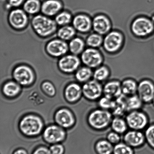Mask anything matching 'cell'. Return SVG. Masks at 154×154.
<instances>
[{
  "label": "cell",
  "instance_id": "6da1fadb",
  "mask_svg": "<svg viewBox=\"0 0 154 154\" xmlns=\"http://www.w3.org/2000/svg\"><path fill=\"white\" fill-rule=\"evenodd\" d=\"M113 117L111 111L98 108L89 112L87 122L89 127L93 130L103 132L110 127Z\"/></svg>",
  "mask_w": 154,
  "mask_h": 154
},
{
  "label": "cell",
  "instance_id": "7a4b0ae2",
  "mask_svg": "<svg viewBox=\"0 0 154 154\" xmlns=\"http://www.w3.org/2000/svg\"><path fill=\"white\" fill-rule=\"evenodd\" d=\"M31 25L38 35L46 37L52 35L56 31L58 25L55 20L49 17L38 14L32 18Z\"/></svg>",
  "mask_w": 154,
  "mask_h": 154
},
{
  "label": "cell",
  "instance_id": "3957f363",
  "mask_svg": "<svg viewBox=\"0 0 154 154\" xmlns=\"http://www.w3.org/2000/svg\"><path fill=\"white\" fill-rule=\"evenodd\" d=\"M20 128L22 133L28 136H35L42 132L43 121L38 116L33 115L25 116L20 123Z\"/></svg>",
  "mask_w": 154,
  "mask_h": 154
},
{
  "label": "cell",
  "instance_id": "277c9868",
  "mask_svg": "<svg viewBox=\"0 0 154 154\" xmlns=\"http://www.w3.org/2000/svg\"><path fill=\"white\" fill-rule=\"evenodd\" d=\"M125 120L129 129L143 131L149 125L148 115L141 110L128 112Z\"/></svg>",
  "mask_w": 154,
  "mask_h": 154
},
{
  "label": "cell",
  "instance_id": "5b68a950",
  "mask_svg": "<svg viewBox=\"0 0 154 154\" xmlns=\"http://www.w3.org/2000/svg\"><path fill=\"white\" fill-rule=\"evenodd\" d=\"M131 30L134 35L144 37L150 35L154 31V24L148 18H137L132 22Z\"/></svg>",
  "mask_w": 154,
  "mask_h": 154
},
{
  "label": "cell",
  "instance_id": "8992f818",
  "mask_svg": "<svg viewBox=\"0 0 154 154\" xmlns=\"http://www.w3.org/2000/svg\"><path fill=\"white\" fill-rule=\"evenodd\" d=\"M82 90L83 96L90 102H97L103 96V85L94 79L85 83Z\"/></svg>",
  "mask_w": 154,
  "mask_h": 154
},
{
  "label": "cell",
  "instance_id": "52a82bcc",
  "mask_svg": "<svg viewBox=\"0 0 154 154\" xmlns=\"http://www.w3.org/2000/svg\"><path fill=\"white\" fill-rule=\"evenodd\" d=\"M137 94L144 104L151 103L154 98V82L149 78H144L138 82Z\"/></svg>",
  "mask_w": 154,
  "mask_h": 154
},
{
  "label": "cell",
  "instance_id": "ba28073f",
  "mask_svg": "<svg viewBox=\"0 0 154 154\" xmlns=\"http://www.w3.org/2000/svg\"><path fill=\"white\" fill-rule=\"evenodd\" d=\"M13 76L18 83L23 86L32 84L35 79L32 69L25 65H21L15 68L13 72Z\"/></svg>",
  "mask_w": 154,
  "mask_h": 154
},
{
  "label": "cell",
  "instance_id": "9c48e42d",
  "mask_svg": "<svg viewBox=\"0 0 154 154\" xmlns=\"http://www.w3.org/2000/svg\"><path fill=\"white\" fill-rule=\"evenodd\" d=\"M124 36L122 33L113 31L109 33L104 39L103 47L106 51L109 53L117 52L123 43Z\"/></svg>",
  "mask_w": 154,
  "mask_h": 154
},
{
  "label": "cell",
  "instance_id": "30bf717a",
  "mask_svg": "<svg viewBox=\"0 0 154 154\" xmlns=\"http://www.w3.org/2000/svg\"><path fill=\"white\" fill-rule=\"evenodd\" d=\"M81 60L83 64L90 68L99 67L103 60L101 52L93 48L85 50L81 54Z\"/></svg>",
  "mask_w": 154,
  "mask_h": 154
},
{
  "label": "cell",
  "instance_id": "8fae6325",
  "mask_svg": "<svg viewBox=\"0 0 154 154\" xmlns=\"http://www.w3.org/2000/svg\"><path fill=\"white\" fill-rule=\"evenodd\" d=\"M123 142L134 149L141 148L146 143L144 132L129 129L123 135Z\"/></svg>",
  "mask_w": 154,
  "mask_h": 154
},
{
  "label": "cell",
  "instance_id": "7c38bea8",
  "mask_svg": "<svg viewBox=\"0 0 154 154\" xmlns=\"http://www.w3.org/2000/svg\"><path fill=\"white\" fill-rule=\"evenodd\" d=\"M27 14L23 10L15 9L9 13L8 20L9 24L15 30H20L24 29L28 23Z\"/></svg>",
  "mask_w": 154,
  "mask_h": 154
},
{
  "label": "cell",
  "instance_id": "4fadbf2b",
  "mask_svg": "<svg viewBox=\"0 0 154 154\" xmlns=\"http://www.w3.org/2000/svg\"><path fill=\"white\" fill-rule=\"evenodd\" d=\"M46 52L51 56L58 58L66 55L69 51V45L60 39L49 41L46 47Z\"/></svg>",
  "mask_w": 154,
  "mask_h": 154
},
{
  "label": "cell",
  "instance_id": "5bb4252c",
  "mask_svg": "<svg viewBox=\"0 0 154 154\" xmlns=\"http://www.w3.org/2000/svg\"><path fill=\"white\" fill-rule=\"evenodd\" d=\"M81 64L80 59L77 55L70 54L63 56L58 62L59 68L66 73H72L78 69Z\"/></svg>",
  "mask_w": 154,
  "mask_h": 154
},
{
  "label": "cell",
  "instance_id": "9a60e30c",
  "mask_svg": "<svg viewBox=\"0 0 154 154\" xmlns=\"http://www.w3.org/2000/svg\"><path fill=\"white\" fill-rule=\"evenodd\" d=\"M66 134L61 127L52 125L47 127L43 133L45 141L50 144H55L63 141Z\"/></svg>",
  "mask_w": 154,
  "mask_h": 154
},
{
  "label": "cell",
  "instance_id": "2e32d148",
  "mask_svg": "<svg viewBox=\"0 0 154 154\" xmlns=\"http://www.w3.org/2000/svg\"><path fill=\"white\" fill-rule=\"evenodd\" d=\"M92 24L94 30L100 35L106 34L112 28L110 20L104 15L95 16L93 18Z\"/></svg>",
  "mask_w": 154,
  "mask_h": 154
},
{
  "label": "cell",
  "instance_id": "e0dca14e",
  "mask_svg": "<svg viewBox=\"0 0 154 154\" xmlns=\"http://www.w3.org/2000/svg\"><path fill=\"white\" fill-rule=\"evenodd\" d=\"M103 96L113 99H117L122 94L121 81L117 79L107 81L103 85Z\"/></svg>",
  "mask_w": 154,
  "mask_h": 154
},
{
  "label": "cell",
  "instance_id": "ac0fdd59",
  "mask_svg": "<svg viewBox=\"0 0 154 154\" xmlns=\"http://www.w3.org/2000/svg\"><path fill=\"white\" fill-rule=\"evenodd\" d=\"M55 120L62 127L69 128L75 124V119L73 113L66 108H62L56 113Z\"/></svg>",
  "mask_w": 154,
  "mask_h": 154
},
{
  "label": "cell",
  "instance_id": "d6986e66",
  "mask_svg": "<svg viewBox=\"0 0 154 154\" xmlns=\"http://www.w3.org/2000/svg\"><path fill=\"white\" fill-rule=\"evenodd\" d=\"M72 22L75 30L81 33L88 32L92 27L91 19L90 17L86 14L76 15L72 20Z\"/></svg>",
  "mask_w": 154,
  "mask_h": 154
},
{
  "label": "cell",
  "instance_id": "ffe728a7",
  "mask_svg": "<svg viewBox=\"0 0 154 154\" xmlns=\"http://www.w3.org/2000/svg\"><path fill=\"white\" fill-rule=\"evenodd\" d=\"M62 3L59 0H46L42 4L41 11L48 17L56 16L63 8Z\"/></svg>",
  "mask_w": 154,
  "mask_h": 154
},
{
  "label": "cell",
  "instance_id": "44dd1931",
  "mask_svg": "<svg viewBox=\"0 0 154 154\" xmlns=\"http://www.w3.org/2000/svg\"><path fill=\"white\" fill-rule=\"evenodd\" d=\"M65 95L69 102H76L81 99L83 95L82 87L78 84H71L66 88Z\"/></svg>",
  "mask_w": 154,
  "mask_h": 154
},
{
  "label": "cell",
  "instance_id": "7402d4cb",
  "mask_svg": "<svg viewBox=\"0 0 154 154\" xmlns=\"http://www.w3.org/2000/svg\"><path fill=\"white\" fill-rule=\"evenodd\" d=\"M138 82L134 78H127L121 81L122 94L128 96L137 94Z\"/></svg>",
  "mask_w": 154,
  "mask_h": 154
},
{
  "label": "cell",
  "instance_id": "603a6c76",
  "mask_svg": "<svg viewBox=\"0 0 154 154\" xmlns=\"http://www.w3.org/2000/svg\"><path fill=\"white\" fill-rule=\"evenodd\" d=\"M126 96L122 94L120 97L114 99V104L111 110L113 116L123 117L128 113L126 102Z\"/></svg>",
  "mask_w": 154,
  "mask_h": 154
},
{
  "label": "cell",
  "instance_id": "cb8c5ba5",
  "mask_svg": "<svg viewBox=\"0 0 154 154\" xmlns=\"http://www.w3.org/2000/svg\"><path fill=\"white\" fill-rule=\"evenodd\" d=\"M110 127L112 130L121 135L126 133L129 129L125 118H123V117L119 116L113 117Z\"/></svg>",
  "mask_w": 154,
  "mask_h": 154
},
{
  "label": "cell",
  "instance_id": "d4e9b609",
  "mask_svg": "<svg viewBox=\"0 0 154 154\" xmlns=\"http://www.w3.org/2000/svg\"><path fill=\"white\" fill-rule=\"evenodd\" d=\"M114 145L106 139H101L95 143L94 150L96 154H112Z\"/></svg>",
  "mask_w": 154,
  "mask_h": 154
},
{
  "label": "cell",
  "instance_id": "484cf974",
  "mask_svg": "<svg viewBox=\"0 0 154 154\" xmlns=\"http://www.w3.org/2000/svg\"><path fill=\"white\" fill-rule=\"evenodd\" d=\"M126 102L128 112L141 110L144 105L142 101L137 94L126 96Z\"/></svg>",
  "mask_w": 154,
  "mask_h": 154
},
{
  "label": "cell",
  "instance_id": "4316f807",
  "mask_svg": "<svg viewBox=\"0 0 154 154\" xmlns=\"http://www.w3.org/2000/svg\"><path fill=\"white\" fill-rule=\"evenodd\" d=\"M85 43L82 39L75 37L70 40L69 44V51L73 55H78L84 51Z\"/></svg>",
  "mask_w": 154,
  "mask_h": 154
},
{
  "label": "cell",
  "instance_id": "83f0119b",
  "mask_svg": "<svg viewBox=\"0 0 154 154\" xmlns=\"http://www.w3.org/2000/svg\"><path fill=\"white\" fill-rule=\"evenodd\" d=\"M76 31L73 26L69 25L60 28L57 32V36L61 40L65 41L71 40L76 34Z\"/></svg>",
  "mask_w": 154,
  "mask_h": 154
},
{
  "label": "cell",
  "instance_id": "f1b7e54d",
  "mask_svg": "<svg viewBox=\"0 0 154 154\" xmlns=\"http://www.w3.org/2000/svg\"><path fill=\"white\" fill-rule=\"evenodd\" d=\"M111 71L106 66H101L98 68L93 72L94 79L102 83L107 81L111 76Z\"/></svg>",
  "mask_w": 154,
  "mask_h": 154
},
{
  "label": "cell",
  "instance_id": "f546056e",
  "mask_svg": "<svg viewBox=\"0 0 154 154\" xmlns=\"http://www.w3.org/2000/svg\"><path fill=\"white\" fill-rule=\"evenodd\" d=\"M41 7L39 0H27L24 3L23 10L28 14L35 15L41 11Z\"/></svg>",
  "mask_w": 154,
  "mask_h": 154
},
{
  "label": "cell",
  "instance_id": "4dcf8cb0",
  "mask_svg": "<svg viewBox=\"0 0 154 154\" xmlns=\"http://www.w3.org/2000/svg\"><path fill=\"white\" fill-rule=\"evenodd\" d=\"M21 88L19 84L14 81H9L4 84L3 92L4 95L8 97H14L20 92Z\"/></svg>",
  "mask_w": 154,
  "mask_h": 154
},
{
  "label": "cell",
  "instance_id": "1f68e13d",
  "mask_svg": "<svg viewBox=\"0 0 154 154\" xmlns=\"http://www.w3.org/2000/svg\"><path fill=\"white\" fill-rule=\"evenodd\" d=\"M93 74L91 69L86 66L78 69L75 74V77L79 82L85 83L91 80Z\"/></svg>",
  "mask_w": 154,
  "mask_h": 154
},
{
  "label": "cell",
  "instance_id": "d6a6232c",
  "mask_svg": "<svg viewBox=\"0 0 154 154\" xmlns=\"http://www.w3.org/2000/svg\"><path fill=\"white\" fill-rule=\"evenodd\" d=\"M72 16L69 12H60L56 16L55 20L57 25L64 26L69 25L72 21Z\"/></svg>",
  "mask_w": 154,
  "mask_h": 154
},
{
  "label": "cell",
  "instance_id": "836d02e7",
  "mask_svg": "<svg viewBox=\"0 0 154 154\" xmlns=\"http://www.w3.org/2000/svg\"><path fill=\"white\" fill-rule=\"evenodd\" d=\"M112 154H135V151L132 147L123 142H121L114 146Z\"/></svg>",
  "mask_w": 154,
  "mask_h": 154
},
{
  "label": "cell",
  "instance_id": "e575fe53",
  "mask_svg": "<svg viewBox=\"0 0 154 154\" xmlns=\"http://www.w3.org/2000/svg\"><path fill=\"white\" fill-rule=\"evenodd\" d=\"M146 143L154 151V123L149 124L144 130Z\"/></svg>",
  "mask_w": 154,
  "mask_h": 154
},
{
  "label": "cell",
  "instance_id": "d590c367",
  "mask_svg": "<svg viewBox=\"0 0 154 154\" xmlns=\"http://www.w3.org/2000/svg\"><path fill=\"white\" fill-rule=\"evenodd\" d=\"M102 36L98 34H91L86 39V44L92 48L99 47L103 43Z\"/></svg>",
  "mask_w": 154,
  "mask_h": 154
},
{
  "label": "cell",
  "instance_id": "8d00e7d4",
  "mask_svg": "<svg viewBox=\"0 0 154 154\" xmlns=\"http://www.w3.org/2000/svg\"><path fill=\"white\" fill-rule=\"evenodd\" d=\"M114 99L103 96L97 101L99 108L111 111L114 104Z\"/></svg>",
  "mask_w": 154,
  "mask_h": 154
},
{
  "label": "cell",
  "instance_id": "74e56055",
  "mask_svg": "<svg viewBox=\"0 0 154 154\" xmlns=\"http://www.w3.org/2000/svg\"><path fill=\"white\" fill-rule=\"evenodd\" d=\"M106 139L114 146L121 142V135L112 130L107 134Z\"/></svg>",
  "mask_w": 154,
  "mask_h": 154
},
{
  "label": "cell",
  "instance_id": "f35d334b",
  "mask_svg": "<svg viewBox=\"0 0 154 154\" xmlns=\"http://www.w3.org/2000/svg\"><path fill=\"white\" fill-rule=\"evenodd\" d=\"M42 87L43 91L48 96H55L56 93L55 89L51 83L48 81L43 83Z\"/></svg>",
  "mask_w": 154,
  "mask_h": 154
},
{
  "label": "cell",
  "instance_id": "ab89813d",
  "mask_svg": "<svg viewBox=\"0 0 154 154\" xmlns=\"http://www.w3.org/2000/svg\"><path fill=\"white\" fill-rule=\"evenodd\" d=\"M51 154H64L65 149L62 145L55 144L52 145L50 147Z\"/></svg>",
  "mask_w": 154,
  "mask_h": 154
},
{
  "label": "cell",
  "instance_id": "60d3db41",
  "mask_svg": "<svg viewBox=\"0 0 154 154\" xmlns=\"http://www.w3.org/2000/svg\"><path fill=\"white\" fill-rule=\"evenodd\" d=\"M25 0H7L8 7H18L24 3Z\"/></svg>",
  "mask_w": 154,
  "mask_h": 154
},
{
  "label": "cell",
  "instance_id": "b9f144b4",
  "mask_svg": "<svg viewBox=\"0 0 154 154\" xmlns=\"http://www.w3.org/2000/svg\"><path fill=\"white\" fill-rule=\"evenodd\" d=\"M32 154H51V153L49 149L41 146L35 149Z\"/></svg>",
  "mask_w": 154,
  "mask_h": 154
},
{
  "label": "cell",
  "instance_id": "7bdbcfd3",
  "mask_svg": "<svg viewBox=\"0 0 154 154\" xmlns=\"http://www.w3.org/2000/svg\"><path fill=\"white\" fill-rule=\"evenodd\" d=\"M13 154H28V153L25 149H20L15 151Z\"/></svg>",
  "mask_w": 154,
  "mask_h": 154
},
{
  "label": "cell",
  "instance_id": "ee69618b",
  "mask_svg": "<svg viewBox=\"0 0 154 154\" xmlns=\"http://www.w3.org/2000/svg\"><path fill=\"white\" fill-rule=\"evenodd\" d=\"M117 3H121V2L123 3L122 2H113L110 3L109 4H110L111 5V4H113V3H117ZM125 7H126V6H125ZM102 8H102H100L97 9V12H100V9H102V8Z\"/></svg>",
  "mask_w": 154,
  "mask_h": 154
},
{
  "label": "cell",
  "instance_id": "f6af8a7d",
  "mask_svg": "<svg viewBox=\"0 0 154 154\" xmlns=\"http://www.w3.org/2000/svg\"><path fill=\"white\" fill-rule=\"evenodd\" d=\"M152 21L153 22V24H154V15L151 18Z\"/></svg>",
  "mask_w": 154,
  "mask_h": 154
},
{
  "label": "cell",
  "instance_id": "bcb514c9",
  "mask_svg": "<svg viewBox=\"0 0 154 154\" xmlns=\"http://www.w3.org/2000/svg\"><path fill=\"white\" fill-rule=\"evenodd\" d=\"M117 3H113V4H112L111 5H112L113 4H117ZM103 8H102V9H101L100 10V13H101V11H102V10L103 9ZM107 9V8H106Z\"/></svg>",
  "mask_w": 154,
  "mask_h": 154
},
{
  "label": "cell",
  "instance_id": "7dc6e473",
  "mask_svg": "<svg viewBox=\"0 0 154 154\" xmlns=\"http://www.w3.org/2000/svg\"><path fill=\"white\" fill-rule=\"evenodd\" d=\"M152 104H153V105L154 107V98L153 99V101H152Z\"/></svg>",
  "mask_w": 154,
  "mask_h": 154
}]
</instances>
